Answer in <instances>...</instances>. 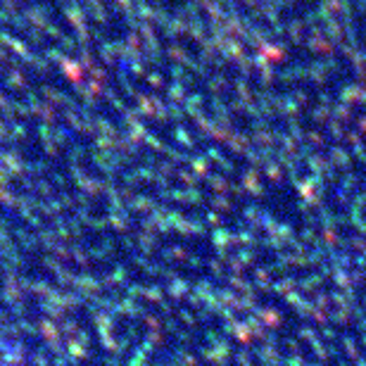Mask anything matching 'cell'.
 I'll return each instance as SVG.
<instances>
[{"instance_id":"obj_1","label":"cell","mask_w":366,"mask_h":366,"mask_svg":"<svg viewBox=\"0 0 366 366\" xmlns=\"http://www.w3.org/2000/svg\"><path fill=\"white\" fill-rule=\"evenodd\" d=\"M0 366H10V364H7V361L3 359V357H0Z\"/></svg>"}]
</instances>
